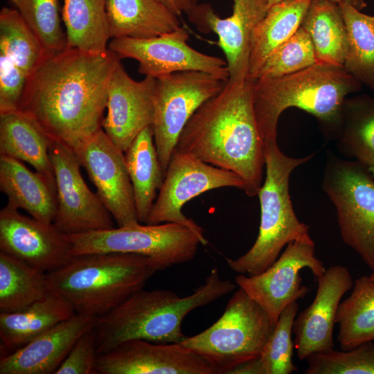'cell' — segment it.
<instances>
[{"label": "cell", "instance_id": "6da1fadb", "mask_svg": "<svg viewBox=\"0 0 374 374\" xmlns=\"http://www.w3.org/2000/svg\"><path fill=\"white\" fill-rule=\"evenodd\" d=\"M121 58L75 48L47 54L28 76L19 110L52 141L75 150L102 129L107 90Z\"/></svg>", "mask_w": 374, "mask_h": 374}, {"label": "cell", "instance_id": "7a4b0ae2", "mask_svg": "<svg viewBox=\"0 0 374 374\" xmlns=\"http://www.w3.org/2000/svg\"><path fill=\"white\" fill-rule=\"evenodd\" d=\"M254 81H226L190 117L175 148L234 172L244 180L249 197L258 195L265 167L264 142L254 112Z\"/></svg>", "mask_w": 374, "mask_h": 374}, {"label": "cell", "instance_id": "3957f363", "mask_svg": "<svg viewBox=\"0 0 374 374\" xmlns=\"http://www.w3.org/2000/svg\"><path fill=\"white\" fill-rule=\"evenodd\" d=\"M235 285L213 268L204 283L186 296L166 289H140L107 314L97 317L94 330L97 353L132 339L181 343L186 337L184 319L193 310L233 292Z\"/></svg>", "mask_w": 374, "mask_h": 374}, {"label": "cell", "instance_id": "277c9868", "mask_svg": "<svg viewBox=\"0 0 374 374\" xmlns=\"http://www.w3.org/2000/svg\"><path fill=\"white\" fill-rule=\"evenodd\" d=\"M362 86L344 66L320 62L283 76L255 80L254 112L263 142L277 141L279 117L290 107L313 115L333 130L346 96Z\"/></svg>", "mask_w": 374, "mask_h": 374}, {"label": "cell", "instance_id": "5b68a950", "mask_svg": "<svg viewBox=\"0 0 374 374\" xmlns=\"http://www.w3.org/2000/svg\"><path fill=\"white\" fill-rule=\"evenodd\" d=\"M157 271L145 256L98 253L73 256L46 276L49 290L67 300L75 313L99 317L143 288Z\"/></svg>", "mask_w": 374, "mask_h": 374}, {"label": "cell", "instance_id": "8992f818", "mask_svg": "<svg viewBox=\"0 0 374 374\" xmlns=\"http://www.w3.org/2000/svg\"><path fill=\"white\" fill-rule=\"evenodd\" d=\"M265 179L258 195L260 222L258 237L249 250L236 259L226 258L229 267L239 274H260L278 258L283 247L308 233L309 226L297 218L289 191L291 173L310 161L283 153L277 141L264 142Z\"/></svg>", "mask_w": 374, "mask_h": 374}, {"label": "cell", "instance_id": "52a82bcc", "mask_svg": "<svg viewBox=\"0 0 374 374\" xmlns=\"http://www.w3.org/2000/svg\"><path fill=\"white\" fill-rule=\"evenodd\" d=\"M274 327L262 307L239 287L213 325L180 344L204 359L216 374H232L260 357Z\"/></svg>", "mask_w": 374, "mask_h": 374}, {"label": "cell", "instance_id": "ba28073f", "mask_svg": "<svg viewBox=\"0 0 374 374\" xmlns=\"http://www.w3.org/2000/svg\"><path fill=\"white\" fill-rule=\"evenodd\" d=\"M321 186L335 207L342 240L374 271V177L369 168L329 154Z\"/></svg>", "mask_w": 374, "mask_h": 374}, {"label": "cell", "instance_id": "9c48e42d", "mask_svg": "<svg viewBox=\"0 0 374 374\" xmlns=\"http://www.w3.org/2000/svg\"><path fill=\"white\" fill-rule=\"evenodd\" d=\"M72 256L98 253H136L163 270L192 260L202 244L187 226L173 222L118 226L69 235Z\"/></svg>", "mask_w": 374, "mask_h": 374}, {"label": "cell", "instance_id": "30bf717a", "mask_svg": "<svg viewBox=\"0 0 374 374\" xmlns=\"http://www.w3.org/2000/svg\"><path fill=\"white\" fill-rule=\"evenodd\" d=\"M226 82L196 71L175 72L156 78L151 126L164 172L190 117L204 103L220 92Z\"/></svg>", "mask_w": 374, "mask_h": 374}, {"label": "cell", "instance_id": "8fae6325", "mask_svg": "<svg viewBox=\"0 0 374 374\" xmlns=\"http://www.w3.org/2000/svg\"><path fill=\"white\" fill-rule=\"evenodd\" d=\"M224 187L244 191L246 185L234 172L212 166L175 148L145 224L173 222L184 225L197 235L202 245H206L208 240L203 229L187 217L182 213V208L197 196Z\"/></svg>", "mask_w": 374, "mask_h": 374}, {"label": "cell", "instance_id": "7c38bea8", "mask_svg": "<svg viewBox=\"0 0 374 374\" xmlns=\"http://www.w3.org/2000/svg\"><path fill=\"white\" fill-rule=\"evenodd\" d=\"M308 268L317 280L326 269L315 256V244L309 233L289 242L276 260L263 272L239 274L235 281L258 303L276 326L279 316L290 303L304 298L309 292L302 285L300 271Z\"/></svg>", "mask_w": 374, "mask_h": 374}, {"label": "cell", "instance_id": "4fadbf2b", "mask_svg": "<svg viewBox=\"0 0 374 374\" xmlns=\"http://www.w3.org/2000/svg\"><path fill=\"white\" fill-rule=\"evenodd\" d=\"M188 31L177 29L150 38H114L108 49L120 58H131L139 63L138 71L154 78L179 71H196L228 81L226 61L201 53L188 44Z\"/></svg>", "mask_w": 374, "mask_h": 374}, {"label": "cell", "instance_id": "5bb4252c", "mask_svg": "<svg viewBox=\"0 0 374 374\" xmlns=\"http://www.w3.org/2000/svg\"><path fill=\"white\" fill-rule=\"evenodd\" d=\"M49 154L57 188L56 227L68 235L114 228L112 215L84 181L74 151L52 141Z\"/></svg>", "mask_w": 374, "mask_h": 374}, {"label": "cell", "instance_id": "9a60e30c", "mask_svg": "<svg viewBox=\"0 0 374 374\" xmlns=\"http://www.w3.org/2000/svg\"><path fill=\"white\" fill-rule=\"evenodd\" d=\"M73 151L117 226L140 223L124 152L103 129Z\"/></svg>", "mask_w": 374, "mask_h": 374}, {"label": "cell", "instance_id": "2e32d148", "mask_svg": "<svg viewBox=\"0 0 374 374\" xmlns=\"http://www.w3.org/2000/svg\"><path fill=\"white\" fill-rule=\"evenodd\" d=\"M68 235L53 222H44L21 213L6 204L0 211V251L48 273L73 257Z\"/></svg>", "mask_w": 374, "mask_h": 374}, {"label": "cell", "instance_id": "e0dca14e", "mask_svg": "<svg viewBox=\"0 0 374 374\" xmlns=\"http://www.w3.org/2000/svg\"><path fill=\"white\" fill-rule=\"evenodd\" d=\"M267 0H233L231 16L220 18L209 3H197L188 13L189 20L202 33L214 32L226 57L229 81L249 77L253 33L269 8Z\"/></svg>", "mask_w": 374, "mask_h": 374}, {"label": "cell", "instance_id": "ac0fdd59", "mask_svg": "<svg viewBox=\"0 0 374 374\" xmlns=\"http://www.w3.org/2000/svg\"><path fill=\"white\" fill-rule=\"evenodd\" d=\"M96 374H216L202 357L180 343L142 339L123 342L98 354Z\"/></svg>", "mask_w": 374, "mask_h": 374}, {"label": "cell", "instance_id": "d6986e66", "mask_svg": "<svg viewBox=\"0 0 374 374\" xmlns=\"http://www.w3.org/2000/svg\"><path fill=\"white\" fill-rule=\"evenodd\" d=\"M155 82L156 78L150 76L140 81L132 79L121 62L112 75L102 129L124 152L143 129L152 125Z\"/></svg>", "mask_w": 374, "mask_h": 374}, {"label": "cell", "instance_id": "ffe728a7", "mask_svg": "<svg viewBox=\"0 0 374 374\" xmlns=\"http://www.w3.org/2000/svg\"><path fill=\"white\" fill-rule=\"evenodd\" d=\"M317 280L318 287L312 303L297 314L293 325L294 344L300 360L334 349L337 308L344 294L353 285L349 270L339 265L330 266Z\"/></svg>", "mask_w": 374, "mask_h": 374}, {"label": "cell", "instance_id": "44dd1931", "mask_svg": "<svg viewBox=\"0 0 374 374\" xmlns=\"http://www.w3.org/2000/svg\"><path fill=\"white\" fill-rule=\"evenodd\" d=\"M97 317L75 313L0 359V374H55L76 341Z\"/></svg>", "mask_w": 374, "mask_h": 374}, {"label": "cell", "instance_id": "7402d4cb", "mask_svg": "<svg viewBox=\"0 0 374 374\" xmlns=\"http://www.w3.org/2000/svg\"><path fill=\"white\" fill-rule=\"evenodd\" d=\"M0 190L7 197L6 204L42 222H53L57 208L56 184L30 170L24 162L0 154Z\"/></svg>", "mask_w": 374, "mask_h": 374}, {"label": "cell", "instance_id": "603a6c76", "mask_svg": "<svg viewBox=\"0 0 374 374\" xmlns=\"http://www.w3.org/2000/svg\"><path fill=\"white\" fill-rule=\"evenodd\" d=\"M75 314L67 300L50 291L22 310L0 312L1 344L12 353Z\"/></svg>", "mask_w": 374, "mask_h": 374}, {"label": "cell", "instance_id": "cb8c5ba5", "mask_svg": "<svg viewBox=\"0 0 374 374\" xmlns=\"http://www.w3.org/2000/svg\"><path fill=\"white\" fill-rule=\"evenodd\" d=\"M110 37L150 38L181 26L178 16L158 0H106Z\"/></svg>", "mask_w": 374, "mask_h": 374}, {"label": "cell", "instance_id": "d4e9b609", "mask_svg": "<svg viewBox=\"0 0 374 374\" xmlns=\"http://www.w3.org/2000/svg\"><path fill=\"white\" fill-rule=\"evenodd\" d=\"M52 141L19 110L0 114V154L26 162L55 182L49 154Z\"/></svg>", "mask_w": 374, "mask_h": 374}, {"label": "cell", "instance_id": "484cf974", "mask_svg": "<svg viewBox=\"0 0 374 374\" xmlns=\"http://www.w3.org/2000/svg\"><path fill=\"white\" fill-rule=\"evenodd\" d=\"M124 154L138 219L140 223L145 224L165 175L151 125L137 135Z\"/></svg>", "mask_w": 374, "mask_h": 374}, {"label": "cell", "instance_id": "4316f807", "mask_svg": "<svg viewBox=\"0 0 374 374\" xmlns=\"http://www.w3.org/2000/svg\"><path fill=\"white\" fill-rule=\"evenodd\" d=\"M311 0H283L271 5L251 38L249 77L256 80L267 57L300 28Z\"/></svg>", "mask_w": 374, "mask_h": 374}, {"label": "cell", "instance_id": "83f0119b", "mask_svg": "<svg viewBox=\"0 0 374 374\" xmlns=\"http://www.w3.org/2000/svg\"><path fill=\"white\" fill-rule=\"evenodd\" d=\"M339 150L367 168L374 166V98H346L333 130Z\"/></svg>", "mask_w": 374, "mask_h": 374}, {"label": "cell", "instance_id": "f1b7e54d", "mask_svg": "<svg viewBox=\"0 0 374 374\" xmlns=\"http://www.w3.org/2000/svg\"><path fill=\"white\" fill-rule=\"evenodd\" d=\"M301 26L311 38L317 62L344 66L348 35L339 3L311 0Z\"/></svg>", "mask_w": 374, "mask_h": 374}, {"label": "cell", "instance_id": "f546056e", "mask_svg": "<svg viewBox=\"0 0 374 374\" xmlns=\"http://www.w3.org/2000/svg\"><path fill=\"white\" fill-rule=\"evenodd\" d=\"M67 47L100 54L108 50L110 37L106 0H62Z\"/></svg>", "mask_w": 374, "mask_h": 374}, {"label": "cell", "instance_id": "4dcf8cb0", "mask_svg": "<svg viewBox=\"0 0 374 374\" xmlns=\"http://www.w3.org/2000/svg\"><path fill=\"white\" fill-rule=\"evenodd\" d=\"M341 350L374 341V283L369 276L357 278L350 296L340 302L335 318Z\"/></svg>", "mask_w": 374, "mask_h": 374}, {"label": "cell", "instance_id": "1f68e13d", "mask_svg": "<svg viewBox=\"0 0 374 374\" xmlns=\"http://www.w3.org/2000/svg\"><path fill=\"white\" fill-rule=\"evenodd\" d=\"M42 271L0 251V312L22 310L50 292Z\"/></svg>", "mask_w": 374, "mask_h": 374}, {"label": "cell", "instance_id": "d6a6232c", "mask_svg": "<svg viewBox=\"0 0 374 374\" xmlns=\"http://www.w3.org/2000/svg\"><path fill=\"white\" fill-rule=\"evenodd\" d=\"M348 35L344 68L374 92V15L340 3Z\"/></svg>", "mask_w": 374, "mask_h": 374}, {"label": "cell", "instance_id": "836d02e7", "mask_svg": "<svg viewBox=\"0 0 374 374\" xmlns=\"http://www.w3.org/2000/svg\"><path fill=\"white\" fill-rule=\"evenodd\" d=\"M298 311L297 301L287 306L280 314L260 357L238 367L232 374H290L296 371L292 334Z\"/></svg>", "mask_w": 374, "mask_h": 374}, {"label": "cell", "instance_id": "e575fe53", "mask_svg": "<svg viewBox=\"0 0 374 374\" xmlns=\"http://www.w3.org/2000/svg\"><path fill=\"white\" fill-rule=\"evenodd\" d=\"M0 53L9 57L28 76L47 55L17 9L4 7L0 12Z\"/></svg>", "mask_w": 374, "mask_h": 374}, {"label": "cell", "instance_id": "d590c367", "mask_svg": "<svg viewBox=\"0 0 374 374\" xmlns=\"http://www.w3.org/2000/svg\"><path fill=\"white\" fill-rule=\"evenodd\" d=\"M15 5L47 54L67 47L66 35L61 27L57 0H17Z\"/></svg>", "mask_w": 374, "mask_h": 374}, {"label": "cell", "instance_id": "8d00e7d4", "mask_svg": "<svg viewBox=\"0 0 374 374\" xmlns=\"http://www.w3.org/2000/svg\"><path fill=\"white\" fill-rule=\"evenodd\" d=\"M315 63L317 60L311 38L308 32L300 26L267 57L256 79L283 76Z\"/></svg>", "mask_w": 374, "mask_h": 374}, {"label": "cell", "instance_id": "74e56055", "mask_svg": "<svg viewBox=\"0 0 374 374\" xmlns=\"http://www.w3.org/2000/svg\"><path fill=\"white\" fill-rule=\"evenodd\" d=\"M305 360V374H374V344L370 341L349 350L314 353Z\"/></svg>", "mask_w": 374, "mask_h": 374}, {"label": "cell", "instance_id": "f35d334b", "mask_svg": "<svg viewBox=\"0 0 374 374\" xmlns=\"http://www.w3.org/2000/svg\"><path fill=\"white\" fill-rule=\"evenodd\" d=\"M28 76L0 53V114L18 111Z\"/></svg>", "mask_w": 374, "mask_h": 374}, {"label": "cell", "instance_id": "ab89813d", "mask_svg": "<svg viewBox=\"0 0 374 374\" xmlns=\"http://www.w3.org/2000/svg\"><path fill=\"white\" fill-rule=\"evenodd\" d=\"M97 356L93 328L76 341L55 374H96Z\"/></svg>", "mask_w": 374, "mask_h": 374}, {"label": "cell", "instance_id": "60d3db41", "mask_svg": "<svg viewBox=\"0 0 374 374\" xmlns=\"http://www.w3.org/2000/svg\"><path fill=\"white\" fill-rule=\"evenodd\" d=\"M177 16L188 13L197 3V0H158Z\"/></svg>", "mask_w": 374, "mask_h": 374}, {"label": "cell", "instance_id": "b9f144b4", "mask_svg": "<svg viewBox=\"0 0 374 374\" xmlns=\"http://www.w3.org/2000/svg\"><path fill=\"white\" fill-rule=\"evenodd\" d=\"M269 6H271L273 4H275L279 1H281L283 0H267ZM331 1H334L338 3H348L350 4L357 9L362 10L363 8L366 7V3L364 0H329Z\"/></svg>", "mask_w": 374, "mask_h": 374}, {"label": "cell", "instance_id": "7bdbcfd3", "mask_svg": "<svg viewBox=\"0 0 374 374\" xmlns=\"http://www.w3.org/2000/svg\"><path fill=\"white\" fill-rule=\"evenodd\" d=\"M370 279L374 283V271L369 276Z\"/></svg>", "mask_w": 374, "mask_h": 374}, {"label": "cell", "instance_id": "ee69618b", "mask_svg": "<svg viewBox=\"0 0 374 374\" xmlns=\"http://www.w3.org/2000/svg\"><path fill=\"white\" fill-rule=\"evenodd\" d=\"M369 170H370L373 177H374V166H373L371 168H369Z\"/></svg>", "mask_w": 374, "mask_h": 374}, {"label": "cell", "instance_id": "f6af8a7d", "mask_svg": "<svg viewBox=\"0 0 374 374\" xmlns=\"http://www.w3.org/2000/svg\"><path fill=\"white\" fill-rule=\"evenodd\" d=\"M10 1L15 3L17 0H10Z\"/></svg>", "mask_w": 374, "mask_h": 374}]
</instances>
